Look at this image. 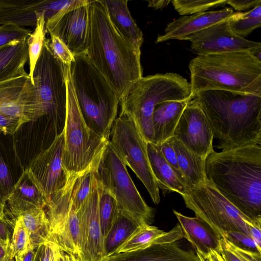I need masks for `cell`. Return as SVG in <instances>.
Returning a JSON list of instances; mask_svg holds the SVG:
<instances>
[{
    "mask_svg": "<svg viewBox=\"0 0 261 261\" xmlns=\"http://www.w3.org/2000/svg\"><path fill=\"white\" fill-rule=\"evenodd\" d=\"M205 174L217 191L251 222L261 220V145L216 152Z\"/></svg>",
    "mask_w": 261,
    "mask_h": 261,
    "instance_id": "6da1fadb",
    "label": "cell"
},
{
    "mask_svg": "<svg viewBox=\"0 0 261 261\" xmlns=\"http://www.w3.org/2000/svg\"><path fill=\"white\" fill-rule=\"evenodd\" d=\"M89 22L86 54L106 78L120 99L142 77L141 51L115 29L100 0L89 4Z\"/></svg>",
    "mask_w": 261,
    "mask_h": 261,
    "instance_id": "7a4b0ae2",
    "label": "cell"
},
{
    "mask_svg": "<svg viewBox=\"0 0 261 261\" xmlns=\"http://www.w3.org/2000/svg\"><path fill=\"white\" fill-rule=\"evenodd\" d=\"M192 99L211 126L222 151L261 145V96L223 90L196 93Z\"/></svg>",
    "mask_w": 261,
    "mask_h": 261,
    "instance_id": "3957f363",
    "label": "cell"
},
{
    "mask_svg": "<svg viewBox=\"0 0 261 261\" xmlns=\"http://www.w3.org/2000/svg\"><path fill=\"white\" fill-rule=\"evenodd\" d=\"M189 68L193 97L206 90L261 96V61L251 54L198 55L190 62Z\"/></svg>",
    "mask_w": 261,
    "mask_h": 261,
    "instance_id": "277c9868",
    "label": "cell"
},
{
    "mask_svg": "<svg viewBox=\"0 0 261 261\" xmlns=\"http://www.w3.org/2000/svg\"><path fill=\"white\" fill-rule=\"evenodd\" d=\"M74 94L88 126L109 141L119 99L106 78L86 53L74 56L69 66Z\"/></svg>",
    "mask_w": 261,
    "mask_h": 261,
    "instance_id": "5b68a950",
    "label": "cell"
},
{
    "mask_svg": "<svg viewBox=\"0 0 261 261\" xmlns=\"http://www.w3.org/2000/svg\"><path fill=\"white\" fill-rule=\"evenodd\" d=\"M190 83L176 73L142 77L120 98L121 113L131 117L147 142L153 143L152 116L155 106L166 101L193 98Z\"/></svg>",
    "mask_w": 261,
    "mask_h": 261,
    "instance_id": "8992f818",
    "label": "cell"
},
{
    "mask_svg": "<svg viewBox=\"0 0 261 261\" xmlns=\"http://www.w3.org/2000/svg\"><path fill=\"white\" fill-rule=\"evenodd\" d=\"M69 66L63 159L69 173L80 174L95 168L109 141L93 132L86 124L74 94Z\"/></svg>",
    "mask_w": 261,
    "mask_h": 261,
    "instance_id": "52a82bcc",
    "label": "cell"
},
{
    "mask_svg": "<svg viewBox=\"0 0 261 261\" xmlns=\"http://www.w3.org/2000/svg\"><path fill=\"white\" fill-rule=\"evenodd\" d=\"M126 166L109 141L94 173L98 182L114 195L119 212L139 226L150 224L154 218L153 210L142 198Z\"/></svg>",
    "mask_w": 261,
    "mask_h": 261,
    "instance_id": "ba28073f",
    "label": "cell"
},
{
    "mask_svg": "<svg viewBox=\"0 0 261 261\" xmlns=\"http://www.w3.org/2000/svg\"><path fill=\"white\" fill-rule=\"evenodd\" d=\"M68 67L54 57L46 38L33 75L36 94L33 122L45 116L65 118Z\"/></svg>",
    "mask_w": 261,
    "mask_h": 261,
    "instance_id": "9c48e42d",
    "label": "cell"
},
{
    "mask_svg": "<svg viewBox=\"0 0 261 261\" xmlns=\"http://www.w3.org/2000/svg\"><path fill=\"white\" fill-rule=\"evenodd\" d=\"M186 207L209 226L220 238L237 231L250 237L248 224L252 222L222 196L208 180L192 188L181 196Z\"/></svg>",
    "mask_w": 261,
    "mask_h": 261,
    "instance_id": "30bf717a",
    "label": "cell"
},
{
    "mask_svg": "<svg viewBox=\"0 0 261 261\" xmlns=\"http://www.w3.org/2000/svg\"><path fill=\"white\" fill-rule=\"evenodd\" d=\"M111 134L110 142L115 150L142 182L153 202L158 204L159 188L150 165L147 142L134 119L120 113L114 122Z\"/></svg>",
    "mask_w": 261,
    "mask_h": 261,
    "instance_id": "8fae6325",
    "label": "cell"
},
{
    "mask_svg": "<svg viewBox=\"0 0 261 261\" xmlns=\"http://www.w3.org/2000/svg\"><path fill=\"white\" fill-rule=\"evenodd\" d=\"M80 174L70 173L65 186L51 197L45 208L55 243L63 251L78 258L80 255L79 210L73 205L71 195Z\"/></svg>",
    "mask_w": 261,
    "mask_h": 261,
    "instance_id": "7c38bea8",
    "label": "cell"
},
{
    "mask_svg": "<svg viewBox=\"0 0 261 261\" xmlns=\"http://www.w3.org/2000/svg\"><path fill=\"white\" fill-rule=\"evenodd\" d=\"M64 130L56 136L49 146L37 154L25 170L48 202L66 185L70 173L64 164Z\"/></svg>",
    "mask_w": 261,
    "mask_h": 261,
    "instance_id": "4fadbf2b",
    "label": "cell"
},
{
    "mask_svg": "<svg viewBox=\"0 0 261 261\" xmlns=\"http://www.w3.org/2000/svg\"><path fill=\"white\" fill-rule=\"evenodd\" d=\"M232 17L190 35L185 40L191 42V49L198 55L235 52H246L253 55L261 49L260 42L242 38L233 33L229 25Z\"/></svg>",
    "mask_w": 261,
    "mask_h": 261,
    "instance_id": "5bb4252c",
    "label": "cell"
},
{
    "mask_svg": "<svg viewBox=\"0 0 261 261\" xmlns=\"http://www.w3.org/2000/svg\"><path fill=\"white\" fill-rule=\"evenodd\" d=\"M80 220V261H102L104 239L99 215V192L94 175L90 194L79 209Z\"/></svg>",
    "mask_w": 261,
    "mask_h": 261,
    "instance_id": "9a60e30c",
    "label": "cell"
},
{
    "mask_svg": "<svg viewBox=\"0 0 261 261\" xmlns=\"http://www.w3.org/2000/svg\"><path fill=\"white\" fill-rule=\"evenodd\" d=\"M172 137L204 159L214 150L211 126L201 108L192 99L182 112Z\"/></svg>",
    "mask_w": 261,
    "mask_h": 261,
    "instance_id": "2e32d148",
    "label": "cell"
},
{
    "mask_svg": "<svg viewBox=\"0 0 261 261\" xmlns=\"http://www.w3.org/2000/svg\"><path fill=\"white\" fill-rule=\"evenodd\" d=\"M89 22L88 4L67 12L53 22L45 23V28L49 35L60 39L75 56L86 52Z\"/></svg>",
    "mask_w": 261,
    "mask_h": 261,
    "instance_id": "e0dca14e",
    "label": "cell"
},
{
    "mask_svg": "<svg viewBox=\"0 0 261 261\" xmlns=\"http://www.w3.org/2000/svg\"><path fill=\"white\" fill-rule=\"evenodd\" d=\"M35 90L28 75L0 82V113L20 118L33 107Z\"/></svg>",
    "mask_w": 261,
    "mask_h": 261,
    "instance_id": "ac0fdd59",
    "label": "cell"
},
{
    "mask_svg": "<svg viewBox=\"0 0 261 261\" xmlns=\"http://www.w3.org/2000/svg\"><path fill=\"white\" fill-rule=\"evenodd\" d=\"M234 13L232 8L225 7L180 16L167 24L164 33L158 36L155 43L171 39L185 40L190 35L230 18Z\"/></svg>",
    "mask_w": 261,
    "mask_h": 261,
    "instance_id": "d6986e66",
    "label": "cell"
},
{
    "mask_svg": "<svg viewBox=\"0 0 261 261\" xmlns=\"http://www.w3.org/2000/svg\"><path fill=\"white\" fill-rule=\"evenodd\" d=\"M7 203L8 206L5 207V213L16 219L27 211L44 209L48 200L24 170L14 184Z\"/></svg>",
    "mask_w": 261,
    "mask_h": 261,
    "instance_id": "ffe728a7",
    "label": "cell"
},
{
    "mask_svg": "<svg viewBox=\"0 0 261 261\" xmlns=\"http://www.w3.org/2000/svg\"><path fill=\"white\" fill-rule=\"evenodd\" d=\"M176 242H158L142 250L115 253L103 261H201L196 252L182 248Z\"/></svg>",
    "mask_w": 261,
    "mask_h": 261,
    "instance_id": "44dd1931",
    "label": "cell"
},
{
    "mask_svg": "<svg viewBox=\"0 0 261 261\" xmlns=\"http://www.w3.org/2000/svg\"><path fill=\"white\" fill-rule=\"evenodd\" d=\"M185 238L195 249V252L206 257L212 251L220 254L221 239L205 223L199 218L190 217L173 210Z\"/></svg>",
    "mask_w": 261,
    "mask_h": 261,
    "instance_id": "7402d4cb",
    "label": "cell"
},
{
    "mask_svg": "<svg viewBox=\"0 0 261 261\" xmlns=\"http://www.w3.org/2000/svg\"><path fill=\"white\" fill-rule=\"evenodd\" d=\"M49 1L0 0V25L35 27L39 14L44 13L46 20Z\"/></svg>",
    "mask_w": 261,
    "mask_h": 261,
    "instance_id": "603a6c76",
    "label": "cell"
},
{
    "mask_svg": "<svg viewBox=\"0 0 261 261\" xmlns=\"http://www.w3.org/2000/svg\"><path fill=\"white\" fill-rule=\"evenodd\" d=\"M183 238L179 223L168 232L150 224H144L139 226L114 254L136 251L158 242H176Z\"/></svg>",
    "mask_w": 261,
    "mask_h": 261,
    "instance_id": "cb8c5ba5",
    "label": "cell"
},
{
    "mask_svg": "<svg viewBox=\"0 0 261 261\" xmlns=\"http://www.w3.org/2000/svg\"><path fill=\"white\" fill-rule=\"evenodd\" d=\"M191 100L166 101L155 106L152 116V144L156 145L172 137L180 117Z\"/></svg>",
    "mask_w": 261,
    "mask_h": 261,
    "instance_id": "d4e9b609",
    "label": "cell"
},
{
    "mask_svg": "<svg viewBox=\"0 0 261 261\" xmlns=\"http://www.w3.org/2000/svg\"><path fill=\"white\" fill-rule=\"evenodd\" d=\"M117 31L137 50L141 51L143 33L132 16L127 0H100Z\"/></svg>",
    "mask_w": 261,
    "mask_h": 261,
    "instance_id": "484cf974",
    "label": "cell"
},
{
    "mask_svg": "<svg viewBox=\"0 0 261 261\" xmlns=\"http://www.w3.org/2000/svg\"><path fill=\"white\" fill-rule=\"evenodd\" d=\"M150 165L159 188L165 192L174 191L181 196L191 188L189 183L165 160L154 144L147 143Z\"/></svg>",
    "mask_w": 261,
    "mask_h": 261,
    "instance_id": "4316f807",
    "label": "cell"
},
{
    "mask_svg": "<svg viewBox=\"0 0 261 261\" xmlns=\"http://www.w3.org/2000/svg\"><path fill=\"white\" fill-rule=\"evenodd\" d=\"M27 40L0 47V82L29 74L24 69L29 60Z\"/></svg>",
    "mask_w": 261,
    "mask_h": 261,
    "instance_id": "83f0119b",
    "label": "cell"
},
{
    "mask_svg": "<svg viewBox=\"0 0 261 261\" xmlns=\"http://www.w3.org/2000/svg\"><path fill=\"white\" fill-rule=\"evenodd\" d=\"M172 140L179 168L191 188L205 181L206 159L194 153L173 137Z\"/></svg>",
    "mask_w": 261,
    "mask_h": 261,
    "instance_id": "f1b7e54d",
    "label": "cell"
},
{
    "mask_svg": "<svg viewBox=\"0 0 261 261\" xmlns=\"http://www.w3.org/2000/svg\"><path fill=\"white\" fill-rule=\"evenodd\" d=\"M19 217L28 231L33 249L48 242L55 243L45 209L31 210Z\"/></svg>",
    "mask_w": 261,
    "mask_h": 261,
    "instance_id": "f546056e",
    "label": "cell"
},
{
    "mask_svg": "<svg viewBox=\"0 0 261 261\" xmlns=\"http://www.w3.org/2000/svg\"><path fill=\"white\" fill-rule=\"evenodd\" d=\"M139 226L131 218L119 212L104 241L105 257L113 254Z\"/></svg>",
    "mask_w": 261,
    "mask_h": 261,
    "instance_id": "4dcf8cb0",
    "label": "cell"
},
{
    "mask_svg": "<svg viewBox=\"0 0 261 261\" xmlns=\"http://www.w3.org/2000/svg\"><path fill=\"white\" fill-rule=\"evenodd\" d=\"M97 183L99 192V215L101 232L105 241L117 218L119 211L114 195L103 187L98 181Z\"/></svg>",
    "mask_w": 261,
    "mask_h": 261,
    "instance_id": "1f68e13d",
    "label": "cell"
},
{
    "mask_svg": "<svg viewBox=\"0 0 261 261\" xmlns=\"http://www.w3.org/2000/svg\"><path fill=\"white\" fill-rule=\"evenodd\" d=\"M231 30L238 36L245 38L261 26V3L245 12H235L229 20Z\"/></svg>",
    "mask_w": 261,
    "mask_h": 261,
    "instance_id": "d6a6232c",
    "label": "cell"
},
{
    "mask_svg": "<svg viewBox=\"0 0 261 261\" xmlns=\"http://www.w3.org/2000/svg\"><path fill=\"white\" fill-rule=\"evenodd\" d=\"M45 19L44 13L39 14L37 18L35 29L27 40L29 61V76L34 85L33 75L37 62L41 55L44 42L47 32L45 28Z\"/></svg>",
    "mask_w": 261,
    "mask_h": 261,
    "instance_id": "836d02e7",
    "label": "cell"
},
{
    "mask_svg": "<svg viewBox=\"0 0 261 261\" xmlns=\"http://www.w3.org/2000/svg\"><path fill=\"white\" fill-rule=\"evenodd\" d=\"M11 245L15 261H23L29 251L33 249L28 231L19 216L16 218Z\"/></svg>",
    "mask_w": 261,
    "mask_h": 261,
    "instance_id": "e575fe53",
    "label": "cell"
},
{
    "mask_svg": "<svg viewBox=\"0 0 261 261\" xmlns=\"http://www.w3.org/2000/svg\"><path fill=\"white\" fill-rule=\"evenodd\" d=\"M227 2V0H173L171 3L179 14L185 16L205 12L213 8L224 6Z\"/></svg>",
    "mask_w": 261,
    "mask_h": 261,
    "instance_id": "d590c367",
    "label": "cell"
},
{
    "mask_svg": "<svg viewBox=\"0 0 261 261\" xmlns=\"http://www.w3.org/2000/svg\"><path fill=\"white\" fill-rule=\"evenodd\" d=\"M94 170H87L80 173L74 184L71 199L73 205L78 210H79L91 191Z\"/></svg>",
    "mask_w": 261,
    "mask_h": 261,
    "instance_id": "8d00e7d4",
    "label": "cell"
},
{
    "mask_svg": "<svg viewBox=\"0 0 261 261\" xmlns=\"http://www.w3.org/2000/svg\"><path fill=\"white\" fill-rule=\"evenodd\" d=\"M32 31L12 24L0 25V47L11 42L27 39Z\"/></svg>",
    "mask_w": 261,
    "mask_h": 261,
    "instance_id": "74e56055",
    "label": "cell"
},
{
    "mask_svg": "<svg viewBox=\"0 0 261 261\" xmlns=\"http://www.w3.org/2000/svg\"><path fill=\"white\" fill-rule=\"evenodd\" d=\"M50 36L48 45L54 57L64 65L70 66L74 59L73 54L58 37L52 34H50Z\"/></svg>",
    "mask_w": 261,
    "mask_h": 261,
    "instance_id": "f35d334b",
    "label": "cell"
},
{
    "mask_svg": "<svg viewBox=\"0 0 261 261\" xmlns=\"http://www.w3.org/2000/svg\"><path fill=\"white\" fill-rule=\"evenodd\" d=\"M14 184L10 169L0 154V199L5 204Z\"/></svg>",
    "mask_w": 261,
    "mask_h": 261,
    "instance_id": "ab89813d",
    "label": "cell"
},
{
    "mask_svg": "<svg viewBox=\"0 0 261 261\" xmlns=\"http://www.w3.org/2000/svg\"><path fill=\"white\" fill-rule=\"evenodd\" d=\"M224 239L234 246L242 249L261 253L252 239L246 234L237 231H232L227 233Z\"/></svg>",
    "mask_w": 261,
    "mask_h": 261,
    "instance_id": "60d3db41",
    "label": "cell"
},
{
    "mask_svg": "<svg viewBox=\"0 0 261 261\" xmlns=\"http://www.w3.org/2000/svg\"><path fill=\"white\" fill-rule=\"evenodd\" d=\"M155 146L168 163L176 170L182 178L186 180L178 166L177 155L173 146L172 137Z\"/></svg>",
    "mask_w": 261,
    "mask_h": 261,
    "instance_id": "b9f144b4",
    "label": "cell"
},
{
    "mask_svg": "<svg viewBox=\"0 0 261 261\" xmlns=\"http://www.w3.org/2000/svg\"><path fill=\"white\" fill-rule=\"evenodd\" d=\"M25 123L20 118L0 113V131L4 135H14Z\"/></svg>",
    "mask_w": 261,
    "mask_h": 261,
    "instance_id": "7bdbcfd3",
    "label": "cell"
},
{
    "mask_svg": "<svg viewBox=\"0 0 261 261\" xmlns=\"http://www.w3.org/2000/svg\"><path fill=\"white\" fill-rule=\"evenodd\" d=\"M16 219L10 217L5 213L0 218V240L11 243Z\"/></svg>",
    "mask_w": 261,
    "mask_h": 261,
    "instance_id": "ee69618b",
    "label": "cell"
},
{
    "mask_svg": "<svg viewBox=\"0 0 261 261\" xmlns=\"http://www.w3.org/2000/svg\"><path fill=\"white\" fill-rule=\"evenodd\" d=\"M61 249L54 242H48L41 246L39 261H57Z\"/></svg>",
    "mask_w": 261,
    "mask_h": 261,
    "instance_id": "f6af8a7d",
    "label": "cell"
},
{
    "mask_svg": "<svg viewBox=\"0 0 261 261\" xmlns=\"http://www.w3.org/2000/svg\"><path fill=\"white\" fill-rule=\"evenodd\" d=\"M227 247L232 251L241 261H261V253L252 252L237 247L223 238Z\"/></svg>",
    "mask_w": 261,
    "mask_h": 261,
    "instance_id": "bcb514c9",
    "label": "cell"
},
{
    "mask_svg": "<svg viewBox=\"0 0 261 261\" xmlns=\"http://www.w3.org/2000/svg\"><path fill=\"white\" fill-rule=\"evenodd\" d=\"M260 3V0H229L226 4L236 11H242L252 9Z\"/></svg>",
    "mask_w": 261,
    "mask_h": 261,
    "instance_id": "7dc6e473",
    "label": "cell"
},
{
    "mask_svg": "<svg viewBox=\"0 0 261 261\" xmlns=\"http://www.w3.org/2000/svg\"><path fill=\"white\" fill-rule=\"evenodd\" d=\"M261 220L253 221L248 224L250 237L259 249L261 250Z\"/></svg>",
    "mask_w": 261,
    "mask_h": 261,
    "instance_id": "c3c4849f",
    "label": "cell"
},
{
    "mask_svg": "<svg viewBox=\"0 0 261 261\" xmlns=\"http://www.w3.org/2000/svg\"><path fill=\"white\" fill-rule=\"evenodd\" d=\"M14 258L11 243L0 240V261H10Z\"/></svg>",
    "mask_w": 261,
    "mask_h": 261,
    "instance_id": "681fc988",
    "label": "cell"
},
{
    "mask_svg": "<svg viewBox=\"0 0 261 261\" xmlns=\"http://www.w3.org/2000/svg\"><path fill=\"white\" fill-rule=\"evenodd\" d=\"M221 245L220 254L224 261H241L237 255L227 247L223 238L221 239Z\"/></svg>",
    "mask_w": 261,
    "mask_h": 261,
    "instance_id": "f907efd6",
    "label": "cell"
},
{
    "mask_svg": "<svg viewBox=\"0 0 261 261\" xmlns=\"http://www.w3.org/2000/svg\"><path fill=\"white\" fill-rule=\"evenodd\" d=\"M41 246L35 249L30 250L25 255L23 261H39Z\"/></svg>",
    "mask_w": 261,
    "mask_h": 261,
    "instance_id": "816d5d0a",
    "label": "cell"
},
{
    "mask_svg": "<svg viewBox=\"0 0 261 261\" xmlns=\"http://www.w3.org/2000/svg\"><path fill=\"white\" fill-rule=\"evenodd\" d=\"M171 1L170 0H159L148 1V6L154 9H162L167 7Z\"/></svg>",
    "mask_w": 261,
    "mask_h": 261,
    "instance_id": "f5cc1de1",
    "label": "cell"
},
{
    "mask_svg": "<svg viewBox=\"0 0 261 261\" xmlns=\"http://www.w3.org/2000/svg\"><path fill=\"white\" fill-rule=\"evenodd\" d=\"M201 261H224L220 253L212 251L206 257H203L197 253Z\"/></svg>",
    "mask_w": 261,
    "mask_h": 261,
    "instance_id": "db71d44e",
    "label": "cell"
},
{
    "mask_svg": "<svg viewBox=\"0 0 261 261\" xmlns=\"http://www.w3.org/2000/svg\"><path fill=\"white\" fill-rule=\"evenodd\" d=\"M57 261H69V254L61 249L58 255Z\"/></svg>",
    "mask_w": 261,
    "mask_h": 261,
    "instance_id": "11a10c76",
    "label": "cell"
},
{
    "mask_svg": "<svg viewBox=\"0 0 261 261\" xmlns=\"http://www.w3.org/2000/svg\"><path fill=\"white\" fill-rule=\"evenodd\" d=\"M6 204L0 199V218L5 214Z\"/></svg>",
    "mask_w": 261,
    "mask_h": 261,
    "instance_id": "9f6ffc18",
    "label": "cell"
},
{
    "mask_svg": "<svg viewBox=\"0 0 261 261\" xmlns=\"http://www.w3.org/2000/svg\"><path fill=\"white\" fill-rule=\"evenodd\" d=\"M10 261H15V259H14V258H13V259H11V260H10Z\"/></svg>",
    "mask_w": 261,
    "mask_h": 261,
    "instance_id": "6f0895ef",
    "label": "cell"
},
{
    "mask_svg": "<svg viewBox=\"0 0 261 261\" xmlns=\"http://www.w3.org/2000/svg\"><path fill=\"white\" fill-rule=\"evenodd\" d=\"M0 133H1V131H0Z\"/></svg>",
    "mask_w": 261,
    "mask_h": 261,
    "instance_id": "680465c9",
    "label": "cell"
}]
</instances>
